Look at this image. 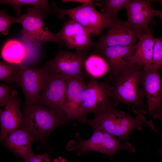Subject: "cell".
<instances>
[{
	"mask_svg": "<svg viewBox=\"0 0 162 162\" xmlns=\"http://www.w3.org/2000/svg\"><path fill=\"white\" fill-rule=\"evenodd\" d=\"M0 4H8L12 5L18 15L20 14V8L25 5H31L34 6L46 8L48 5L47 0H0Z\"/></svg>",
	"mask_w": 162,
	"mask_h": 162,
	"instance_id": "obj_24",
	"label": "cell"
},
{
	"mask_svg": "<svg viewBox=\"0 0 162 162\" xmlns=\"http://www.w3.org/2000/svg\"><path fill=\"white\" fill-rule=\"evenodd\" d=\"M97 1L92 0L76 7L68 9L56 8L54 11L59 17L64 19L68 15L80 24L95 36L100 35L102 31L108 28L113 19L106 14L100 12L94 8Z\"/></svg>",
	"mask_w": 162,
	"mask_h": 162,
	"instance_id": "obj_6",
	"label": "cell"
},
{
	"mask_svg": "<svg viewBox=\"0 0 162 162\" xmlns=\"http://www.w3.org/2000/svg\"></svg>",
	"mask_w": 162,
	"mask_h": 162,
	"instance_id": "obj_35",
	"label": "cell"
},
{
	"mask_svg": "<svg viewBox=\"0 0 162 162\" xmlns=\"http://www.w3.org/2000/svg\"><path fill=\"white\" fill-rule=\"evenodd\" d=\"M44 9L38 7H29L26 13L20 17V23L22 26L20 32L22 40L39 46L48 41L63 44L44 24L42 12Z\"/></svg>",
	"mask_w": 162,
	"mask_h": 162,
	"instance_id": "obj_7",
	"label": "cell"
},
{
	"mask_svg": "<svg viewBox=\"0 0 162 162\" xmlns=\"http://www.w3.org/2000/svg\"><path fill=\"white\" fill-rule=\"evenodd\" d=\"M49 71L46 66L38 68H29L22 63L16 84L22 89L25 104H38L39 98L44 87Z\"/></svg>",
	"mask_w": 162,
	"mask_h": 162,
	"instance_id": "obj_11",
	"label": "cell"
},
{
	"mask_svg": "<svg viewBox=\"0 0 162 162\" xmlns=\"http://www.w3.org/2000/svg\"><path fill=\"white\" fill-rule=\"evenodd\" d=\"M92 0H62V1L63 2H73L79 3H82L83 4L89 3L91 2Z\"/></svg>",
	"mask_w": 162,
	"mask_h": 162,
	"instance_id": "obj_29",
	"label": "cell"
},
{
	"mask_svg": "<svg viewBox=\"0 0 162 162\" xmlns=\"http://www.w3.org/2000/svg\"><path fill=\"white\" fill-rule=\"evenodd\" d=\"M135 45L116 46L95 50V52L103 58L109 68L107 80L114 82L122 71L134 64L132 56Z\"/></svg>",
	"mask_w": 162,
	"mask_h": 162,
	"instance_id": "obj_13",
	"label": "cell"
},
{
	"mask_svg": "<svg viewBox=\"0 0 162 162\" xmlns=\"http://www.w3.org/2000/svg\"><path fill=\"white\" fill-rule=\"evenodd\" d=\"M84 67L87 72L94 78L103 76L109 70L106 62L97 55L93 54L88 56L85 61Z\"/></svg>",
	"mask_w": 162,
	"mask_h": 162,
	"instance_id": "obj_21",
	"label": "cell"
},
{
	"mask_svg": "<svg viewBox=\"0 0 162 162\" xmlns=\"http://www.w3.org/2000/svg\"><path fill=\"white\" fill-rule=\"evenodd\" d=\"M158 2H159L162 5V0L158 1Z\"/></svg>",
	"mask_w": 162,
	"mask_h": 162,
	"instance_id": "obj_33",
	"label": "cell"
},
{
	"mask_svg": "<svg viewBox=\"0 0 162 162\" xmlns=\"http://www.w3.org/2000/svg\"><path fill=\"white\" fill-rule=\"evenodd\" d=\"M28 162H51L50 156L46 153L40 155L34 154Z\"/></svg>",
	"mask_w": 162,
	"mask_h": 162,
	"instance_id": "obj_28",
	"label": "cell"
},
{
	"mask_svg": "<svg viewBox=\"0 0 162 162\" xmlns=\"http://www.w3.org/2000/svg\"><path fill=\"white\" fill-rule=\"evenodd\" d=\"M20 17H13L9 16L4 10L0 11V32L4 35L8 34L9 28L15 23H20Z\"/></svg>",
	"mask_w": 162,
	"mask_h": 162,
	"instance_id": "obj_25",
	"label": "cell"
},
{
	"mask_svg": "<svg viewBox=\"0 0 162 162\" xmlns=\"http://www.w3.org/2000/svg\"><path fill=\"white\" fill-rule=\"evenodd\" d=\"M154 42V38L151 29L140 37L134 48V64L144 66L152 63Z\"/></svg>",
	"mask_w": 162,
	"mask_h": 162,
	"instance_id": "obj_19",
	"label": "cell"
},
{
	"mask_svg": "<svg viewBox=\"0 0 162 162\" xmlns=\"http://www.w3.org/2000/svg\"><path fill=\"white\" fill-rule=\"evenodd\" d=\"M86 86L83 76L73 78L69 80L63 103L67 120H79V110Z\"/></svg>",
	"mask_w": 162,
	"mask_h": 162,
	"instance_id": "obj_15",
	"label": "cell"
},
{
	"mask_svg": "<svg viewBox=\"0 0 162 162\" xmlns=\"http://www.w3.org/2000/svg\"><path fill=\"white\" fill-rule=\"evenodd\" d=\"M112 89L113 86L109 81L100 82L91 79L84 92L79 122L86 119L89 113L96 116L116 108L117 105L112 98Z\"/></svg>",
	"mask_w": 162,
	"mask_h": 162,
	"instance_id": "obj_5",
	"label": "cell"
},
{
	"mask_svg": "<svg viewBox=\"0 0 162 162\" xmlns=\"http://www.w3.org/2000/svg\"><path fill=\"white\" fill-rule=\"evenodd\" d=\"M144 66L133 64L126 68L113 82L112 98L117 106L119 102L130 106L137 114L146 112L145 94L140 86Z\"/></svg>",
	"mask_w": 162,
	"mask_h": 162,
	"instance_id": "obj_2",
	"label": "cell"
},
{
	"mask_svg": "<svg viewBox=\"0 0 162 162\" xmlns=\"http://www.w3.org/2000/svg\"><path fill=\"white\" fill-rule=\"evenodd\" d=\"M0 62V80L10 85L17 83L20 69V64Z\"/></svg>",
	"mask_w": 162,
	"mask_h": 162,
	"instance_id": "obj_22",
	"label": "cell"
},
{
	"mask_svg": "<svg viewBox=\"0 0 162 162\" xmlns=\"http://www.w3.org/2000/svg\"><path fill=\"white\" fill-rule=\"evenodd\" d=\"M34 139L29 133L18 128L8 134L3 141L5 146L16 156L28 162L34 154L31 145Z\"/></svg>",
	"mask_w": 162,
	"mask_h": 162,
	"instance_id": "obj_17",
	"label": "cell"
},
{
	"mask_svg": "<svg viewBox=\"0 0 162 162\" xmlns=\"http://www.w3.org/2000/svg\"><path fill=\"white\" fill-rule=\"evenodd\" d=\"M17 93L16 90H13L11 98L5 106V110H0L1 142L8 134L18 128L22 122L23 116L20 109L21 100L17 97Z\"/></svg>",
	"mask_w": 162,
	"mask_h": 162,
	"instance_id": "obj_16",
	"label": "cell"
},
{
	"mask_svg": "<svg viewBox=\"0 0 162 162\" xmlns=\"http://www.w3.org/2000/svg\"><path fill=\"white\" fill-rule=\"evenodd\" d=\"M155 16H158L162 20V10H156Z\"/></svg>",
	"mask_w": 162,
	"mask_h": 162,
	"instance_id": "obj_31",
	"label": "cell"
},
{
	"mask_svg": "<svg viewBox=\"0 0 162 162\" xmlns=\"http://www.w3.org/2000/svg\"><path fill=\"white\" fill-rule=\"evenodd\" d=\"M70 79L60 74L49 71L38 104L46 106L66 118L63 103Z\"/></svg>",
	"mask_w": 162,
	"mask_h": 162,
	"instance_id": "obj_10",
	"label": "cell"
},
{
	"mask_svg": "<svg viewBox=\"0 0 162 162\" xmlns=\"http://www.w3.org/2000/svg\"><path fill=\"white\" fill-rule=\"evenodd\" d=\"M18 86L17 84L9 85L5 84H0V106H5L9 101L13 89Z\"/></svg>",
	"mask_w": 162,
	"mask_h": 162,
	"instance_id": "obj_26",
	"label": "cell"
},
{
	"mask_svg": "<svg viewBox=\"0 0 162 162\" xmlns=\"http://www.w3.org/2000/svg\"><path fill=\"white\" fill-rule=\"evenodd\" d=\"M92 135L88 139L83 140L78 133L76 140L70 141L66 146L68 151H75L78 155L86 154L89 151L100 152L110 156L118 153L122 150H127L134 153L135 149L130 143L121 142V140L105 131L94 128Z\"/></svg>",
	"mask_w": 162,
	"mask_h": 162,
	"instance_id": "obj_4",
	"label": "cell"
},
{
	"mask_svg": "<svg viewBox=\"0 0 162 162\" xmlns=\"http://www.w3.org/2000/svg\"><path fill=\"white\" fill-rule=\"evenodd\" d=\"M54 34L64 42L69 49H75L76 51L88 52L95 44L90 32L70 18L60 31Z\"/></svg>",
	"mask_w": 162,
	"mask_h": 162,
	"instance_id": "obj_14",
	"label": "cell"
},
{
	"mask_svg": "<svg viewBox=\"0 0 162 162\" xmlns=\"http://www.w3.org/2000/svg\"><path fill=\"white\" fill-rule=\"evenodd\" d=\"M146 32L128 21L117 18L113 20L106 33L100 36L94 47L95 50L116 46L135 45Z\"/></svg>",
	"mask_w": 162,
	"mask_h": 162,
	"instance_id": "obj_9",
	"label": "cell"
},
{
	"mask_svg": "<svg viewBox=\"0 0 162 162\" xmlns=\"http://www.w3.org/2000/svg\"><path fill=\"white\" fill-rule=\"evenodd\" d=\"M125 9L129 22L146 32L150 30L148 24L156 12L151 6V1L131 0Z\"/></svg>",
	"mask_w": 162,
	"mask_h": 162,
	"instance_id": "obj_18",
	"label": "cell"
},
{
	"mask_svg": "<svg viewBox=\"0 0 162 162\" xmlns=\"http://www.w3.org/2000/svg\"><path fill=\"white\" fill-rule=\"evenodd\" d=\"M159 152L161 155L162 156V148H161L159 149Z\"/></svg>",
	"mask_w": 162,
	"mask_h": 162,
	"instance_id": "obj_32",
	"label": "cell"
},
{
	"mask_svg": "<svg viewBox=\"0 0 162 162\" xmlns=\"http://www.w3.org/2000/svg\"><path fill=\"white\" fill-rule=\"evenodd\" d=\"M161 68H162V67Z\"/></svg>",
	"mask_w": 162,
	"mask_h": 162,
	"instance_id": "obj_34",
	"label": "cell"
},
{
	"mask_svg": "<svg viewBox=\"0 0 162 162\" xmlns=\"http://www.w3.org/2000/svg\"><path fill=\"white\" fill-rule=\"evenodd\" d=\"M86 124L94 128L102 130L121 140H128L132 131H141L142 126H149L157 131L151 119L147 121L143 114L133 117L125 112L112 108L92 119H86L79 122Z\"/></svg>",
	"mask_w": 162,
	"mask_h": 162,
	"instance_id": "obj_1",
	"label": "cell"
},
{
	"mask_svg": "<svg viewBox=\"0 0 162 162\" xmlns=\"http://www.w3.org/2000/svg\"><path fill=\"white\" fill-rule=\"evenodd\" d=\"M87 52H71L61 50L46 64L49 72L60 74L69 78L83 76Z\"/></svg>",
	"mask_w": 162,
	"mask_h": 162,
	"instance_id": "obj_12",
	"label": "cell"
},
{
	"mask_svg": "<svg viewBox=\"0 0 162 162\" xmlns=\"http://www.w3.org/2000/svg\"><path fill=\"white\" fill-rule=\"evenodd\" d=\"M68 120L44 106L25 104L21 128L32 134L34 139L43 141L55 128Z\"/></svg>",
	"mask_w": 162,
	"mask_h": 162,
	"instance_id": "obj_3",
	"label": "cell"
},
{
	"mask_svg": "<svg viewBox=\"0 0 162 162\" xmlns=\"http://www.w3.org/2000/svg\"><path fill=\"white\" fill-rule=\"evenodd\" d=\"M130 0H106L104 1L101 12L104 13L113 19L118 18L117 14L121 10L126 8Z\"/></svg>",
	"mask_w": 162,
	"mask_h": 162,
	"instance_id": "obj_23",
	"label": "cell"
},
{
	"mask_svg": "<svg viewBox=\"0 0 162 162\" xmlns=\"http://www.w3.org/2000/svg\"><path fill=\"white\" fill-rule=\"evenodd\" d=\"M53 162H69L65 159L62 158L61 156L59 157L58 158L55 159Z\"/></svg>",
	"mask_w": 162,
	"mask_h": 162,
	"instance_id": "obj_30",
	"label": "cell"
},
{
	"mask_svg": "<svg viewBox=\"0 0 162 162\" xmlns=\"http://www.w3.org/2000/svg\"><path fill=\"white\" fill-rule=\"evenodd\" d=\"M152 63L162 67V38H154Z\"/></svg>",
	"mask_w": 162,
	"mask_h": 162,
	"instance_id": "obj_27",
	"label": "cell"
},
{
	"mask_svg": "<svg viewBox=\"0 0 162 162\" xmlns=\"http://www.w3.org/2000/svg\"><path fill=\"white\" fill-rule=\"evenodd\" d=\"M159 66L152 63L144 65L140 84L145 94L149 115L162 119V79Z\"/></svg>",
	"mask_w": 162,
	"mask_h": 162,
	"instance_id": "obj_8",
	"label": "cell"
},
{
	"mask_svg": "<svg viewBox=\"0 0 162 162\" xmlns=\"http://www.w3.org/2000/svg\"><path fill=\"white\" fill-rule=\"evenodd\" d=\"M26 53L25 48L21 42L16 40H10L4 45L1 55L5 62L20 64L25 59Z\"/></svg>",
	"mask_w": 162,
	"mask_h": 162,
	"instance_id": "obj_20",
	"label": "cell"
}]
</instances>
